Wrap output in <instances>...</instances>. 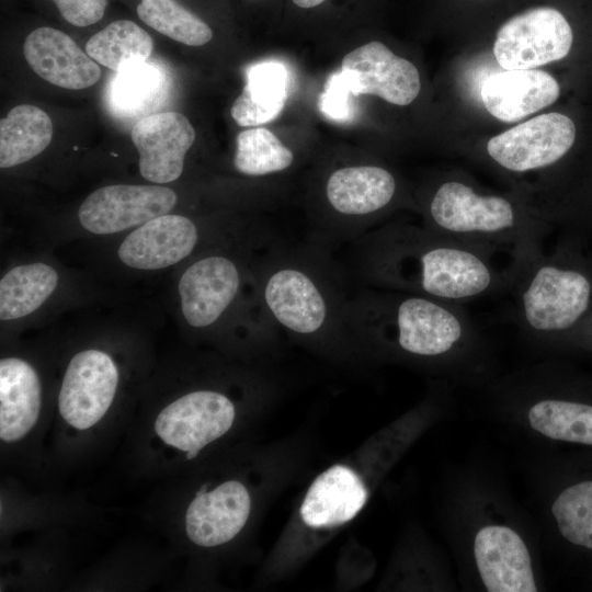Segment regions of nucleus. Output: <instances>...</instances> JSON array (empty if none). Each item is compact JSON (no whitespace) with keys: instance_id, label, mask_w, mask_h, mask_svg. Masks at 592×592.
<instances>
[{"instance_id":"obj_1","label":"nucleus","mask_w":592,"mask_h":592,"mask_svg":"<svg viewBox=\"0 0 592 592\" xmlns=\"http://www.w3.org/2000/svg\"><path fill=\"white\" fill-rule=\"evenodd\" d=\"M350 243L352 272L365 287L462 305L508 285L493 254L426 227L387 225Z\"/></svg>"},{"instance_id":"obj_2","label":"nucleus","mask_w":592,"mask_h":592,"mask_svg":"<svg viewBox=\"0 0 592 592\" xmlns=\"http://www.w3.org/2000/svg\"><path fill=\"white\" fill-rule=\"evenodd\" d=\"M254 272L262 304L277 330L310 342H355L348 321L351 294L330 247L272 237L254 261Z\"/></svg>"},{"instance_id":"obj_3","label":"nucleus","mask_w":592,"mask_h":592,"mask_svg":"<svg viewBox=\"0 0 592 592\" xmlns=\"http://www.w3.org/2000/svg\"><path fill=\"white\" fill-rule=\"evenodd\" d=\"M567 236L506 267L513 317L527 333L572 343L592 318V255Z\"/></svg>"},{"instance_id":"obj_4","label":"nucleus","mask_w":592,"mask_h":592,"mask_svg":"<svg viewBox=\"0 0 592 592\" xmlns=\"http://www.w3.org/2000/svg\"><path fill=\"white\" fill-rule=\"evenodd\" d=\"M348 321L355 343L420 358L447 356L476 338L475 323L462 305L373 287L350 296Z\"/></svg>"},{"instance_id":"obj_5","label":"nucleus","mask_w":592,"mask_h":592,"mask_svg":"<svg viewBox=\"0 0 592 592\" xmlns=\"http://www.w3.org/2000/svg\"><path fill=\"white\" fill-rule=\"evenodd\" d=\"M428 229L511 260L543 250V221L522 213L509 198L478 193L459 180L441 183L425 206Z\"/></svg>"},{"instance_id":"obj_6","label":"nucleus","mask_w":592,"mask_h":592,"mask_svg":"<svg viewBox=\"0 0 592 592\" xmlns=\"http://www.w3.org/2000/svg\"><path fill=\"white\" fill-rule=\"evenodd\" d=\"M255 282L254 261L248 267L224 252L206 253L182 273L178 292L180 308L187 326L206 330L223 323L244 299V288Z\"/></svg>"},{"instance_id":"obj_7","label":"nucleus","mask_w":592,"mask_h":592,"mask_svg":"<svg viewBox=\"0 0 592 592\" xmlns=\"http://www.w3.org/2000/svg\"><path fill=\"white\" fill-rule=\"evenodd\" d=\"M397 190L394 174L379 166H346L332 171L325 197L334 220L319 243H350L366 234L367 220L392 204Z\"/></svg>"},{"instance_id":"obj_8","label":"nucleus","mask_w":592,"mask_h":592,"mask_svg":"<svg viewBox=\"0 0 592 592\" xmlns=\"http://www.w3.org/2000/svg\"><path fill=\"white\" fill-rule=\"evenodd\" d=\"M577 148L576 119L565 113L549 112L492 137L487 153L503 170L526 174L572 163Z\"/></svg>"},{"instance_id":"obj_9","label":"nucleus","mask_w":592,"mask_h":592,"mask_svg":"<svg viewBox=\"0 0 592 592\" xmlns=\"http://www.w3.org/2000/svg\"><path fill=\"white\" fill-rule=\"evenodd\" d=\"M574 42L573 25L561 10L537 7L512 16L500 26L493 55L505 70L534 69L566 59Z\"/></svg>"},{"instance_id":"obj_10","label":"nucleus","mask_w":592,"mask_h":592,"mask_svg":"<svg viewBox=\"0 0 592 592\" xmlns=\"http://www.w3.org/2000/svg\"><path fill=\"white\" fill-rule=\"evenodd\" d=\"M236 410L224 394L201 389L187 392L158 414L157 435L168 445L194 458L210 442L223 436L232 425Z\"/></svg>"},{"instance_id":"obj_11","label":"nucleus","mask_w":592,"mask_h":592,"mask_svg":"<svg viewBox=\"0 0 592 592\" xmlns=\"http://www.w3.org/2000/svg\"><path fill=\"white\" fill-rule=\"evenodd\" d=\"M177 193L167 186L112 184L93 191L80 205L79 223L94 235H113L168 214Z\"/></svg>"},{"instance_id":"obj_12","label":"nucleus","mask_w":592,"mask_h":592,"mask_svg":"<svg viewBox=\"0 0 592 592\" xmlns=\"http://www.w3.org/2000/svg\"><path fill=\"white\" fill-rule=\"evenodd\" d=\"M118 385V371L105 352H78L65 372L58 408L62 419L77 430L99 422L111 407Z\"/></svg>"},{"instance_id":"obj_13","label":"nucleus","mask_w":592,"mask_h":592,"mask_svg":"<svg viewBox=\"0 0 592 592\" xmlns=\"http://www.w3.org/2000/svg\"><path fill=\"white\" fill-rule=\"evenodd\" d=\"M340 72L355 96L373 94L396 105L410 104L421 89L415 66L377 41L346 54Z\"/></svg>"},{"instance_id":"obj_14","label":"nucleus","mask_w":592,"mask_h":592,"mask_svg":"<svg viewBox=\"0 0 592 592\" xmlns=\"http://www.w3.org/2000/svg\"><path fill=\"white\" fill-rule=\"evenodd\" d=\"M130 135L145 180L163 184L180 178L195 140V130L183 114L168 111L147 115L134 125Z\"/></svg>"},{"instance_id":"obj_15","label":"nucleus","mask_w":592,"mask_h":592,"mask_svg":"<svg viewBox=\"0 0 592 592\" xmlns=\"http://www.w3.org/2000/svg\"><path fill=\"white\" fill-rule=\"evenodd\" d=\"M200 241L193 219L168 213L136 227L122 241L117 257L132 269L161 270L190 257Z\"/></svg>"},{"instance_id":"obj_16","label":"nucleus","mask_w":592,"mask_h":592,"mask_svg":"<svg viewBox=\"0 0 592 592\" xmlns=\"http://www.w3.org/2000/svg\"><path fill=\"white\" fill-rule=\"evenodd\" d=\"M31 69L45 81L69 90L95 84L101 69L66 33L53 27L32 31L23 44Z\"/></svg>"},{"instance_id":"obj_17","label":"nucleus","mask_w":592,"mask_h":592,"mask_svg":"<svg viewBox=\"0 0 592 592\" xmlns=\"http://www.w3.org/2000/svg\"><path fill=\"white\" fill-rule=\"evenodd\" d=\"M474 555L487 591H537L530 553L513 530L499 525L482 527L475 537Z\"/></svg>"},{"instance_id":"obj_18","label":"nucleus","mask_w":592,"mask_h":592,"mask_svg":"<svg viewBox=\"0 0 592 592\" xmlns=\"http://www.w3.org/2000/svg\"><path fill=\"white\" fill-rule=\"evenodd\" d=\"M250 510V494L239 481L223 482L208 492L200 490L186 510L187 537L203 547L225 544L242 530Z\"/></svg>"},{"instance_id":"obj_19","label":"nucleus","mask_w":592,"mask_h":592,"mask_svg":"<svg viewBox=\"0 0 592 592\" xmlns=\"http://www.w3.org/2000/svg\"><path fill=\"white\" fill-rule=\"evenodd\" d=\"M560 84L537 69L505 70L487 76L480 86L486 110L502 122H516L555 103Z\"/></svg>"},{"instance_id":"obj_20","label":"nucleus","mask_w":592,"mask_h":592,"mask_svg":"<svg viewBox=\"0 0 592 592\" xmlns=\"http://www.w3.org/2000/svg\"><path fill=\"white\" fill-rule=\"evenodd\" d=\"M367 490L351 468L334 465L309 487L300 516L310 527L332 526L351 521L364 506Z\"/></svg>"},{"instance_id":"obj_21","label":"nucleus","mask_w":592,"mask_h":592,"mask_svg":"<svg viewBox=\"0 0 592 592\" xmlns=\"http://www.w3.org/2000/svg\"><path fill=\"white\" fill-rule=\"evenodd\" d=\"M41 409V383L34 367L18 357L0 361V439L14 442L35 425Z\"/></svg>"},{"instance_id":"obj_22","label":"nucleus","mask_w":592,"mask_h":592,"mask_svg":"<svg viewBox=\"0 0 592 592\" xmlns=\"http://www.w3.org/2000/svg\"><path fill=\"white\" fill-rule=\"evenodd\" d=\"M247 83L231 106L234 121L243 127H255L276 118L287 99L288 73L275 60L251 65Z\"/></svg>"},{"instance_id":"obj_23","label":"nucleus","mask_w":592,"mask_h":592,"mask_svg":"<svg viewBox=\"0 0 592 592\" xmlns=\"http://www.w3.org/2000/svg\"><path fill=\"white\" fill-rule=\"evenodd\" d=\"M53 137L50 117L42 109L21 104L0 121V167L12 168L44 151Z\"/></svg>"},{"instance_id":"obj_24","label":"nucleus","mask_w":592,"mask_h":592,"mask_svg":"<svg viewBox=\"0 0 592 592\" xmlns=\"http://www.w3.org/2000/svg\"><path fill=\"white\" fill-rule=\"evenodd\" d=\"M58 284L56 270L44 263L21 264L0 280V319L10 321L37 310Z\"/></svg>"},{"instance_id":"obj_25","label":"nucleus","mask_w":592,"mask_h":592,"mask_svg":"<svg viewBox=\"0 0 592 592\" xmlns=\"http://www.w3.org/2000/svg\"><path fill=\"white\" fill-rule=\"evenodd\" d=\"M152 48L151 36L129 20L110 23L86 44V53L94 61L117 72L145 62Z\"/></svg>"},{"instance_id":"obj_26","label":"nucleus","mask_w":592,"mask_h":592,"mask_svg":"<svg viewBox=\"0 0 592 592\" xmlns=\"http://www.w3.org/2000/svg\"><path fill=\"white\" fill-rule=\"evenodd\" d=\"M528 421L549 439L592 446V402L546 398L531 407Z\"/></svg>"},{"instance_id":"obj_27","label":"nucleus","mask_w":592,"mask_h":592,"mask_svg":"<svg viewBox=\"0 0 592 592\" xmlns=\"http://www.w3.org/2000/svg\"><path fill=\"white\" fill-rule=\"evenodd\" d=\"M167 87L162 68L145 61L117 72L109 90V101L117 115L130 117L160 102Z\"/></svg>"},{"instance_id":"obj_28","label":"nucleus","mask_w":592,"mask_h":592,"mask_svg":"<svg viewBox=\"0 0 592 592\" xmlns=\"http://www.w3.org/2000/svg\"><path fill=\"white\" fill-rule=\"evenodd\" d=\"M293 162V151L267 128H249L236 138L232 163L243 175L264 177L282 172Z\"/></svg>"},{"instance_id":"obj_29","label":"nucleus","mask_w":592,"mask_h":592,"mask_svg":"<svg viewBox=\"0 0 592 592\" xmlns=\"http://www.w3.org/2000/svg\"><path fill=\"white\" fill-rule=\"evenodd\" d=\"M139 19L155 31L189 46H202L213 37L212 29L175 0H140Z\"/></svg>"},{"instance_id":"obj_30","label":"nucleus","mask_w":592,"mask_h":592,"mask_svg":"<svg viewBox=\"0 0 592 592\" xmlns=\"http://www.w3.org/2000/svg\"><path fill=\"white\" fill-rule=\"evenodd\" d=\"M551 512L566 540L592 550V480L563 489L554 501Z\"/></svg>"},{"instance_id":"obj_31","label":"nucleus","mask_w":592,"mask_h":592,"mask_svg":"<svg viewBox=\"0 0 592 592\" xmlns=\"http://www.w3.org/2000/svg\"><path fill=\"white\" fill-rule=\"evenodd\" d=\"M351 95L354 94L343 75L341 72L332 73L320 96V111L331 119L345 122L353 114Z\"/></svg>"},{"instance_id":"obj_32","label":"nucleus","mask_w":592,"mask_h":592,"mask_svg":"<svg viewBox=\"0 0 592 592\" xmlns=\"http://www.w3.org/2000/svg\"><path fill=\"white\" fill-rule=\"evenodd\" d=\"M61 16L79 27L89 26L103 18L107 0H52Z\"/></svg>"},{"instance_id":"obj_33","label":"nucleus","mask_w":592,"mask_h":592,"mask_svg":"<svg viewBox=\"0 0 592 592\" xmlns=\"http://www.w3.org/2000/svg\"><path fill=\"white\" fill-rule=\"evenodd\" d=\"M572 344L592 349V318L576 337Z\"/></svg>"},{"instance_id":"obj_34","label":"nucleus","mask_w":592,"mask_h":592,"mask_svg":"<svg viewBox=\"0 0 592 592\" xmlns=\"http://www.w3.org/2000/svg\"><path fill=\"white\" fill-rule=\"evenodd\" d=\"M297 7L308 9L321 4L325 0H292Z\"/></svg>"}]
</instances>
